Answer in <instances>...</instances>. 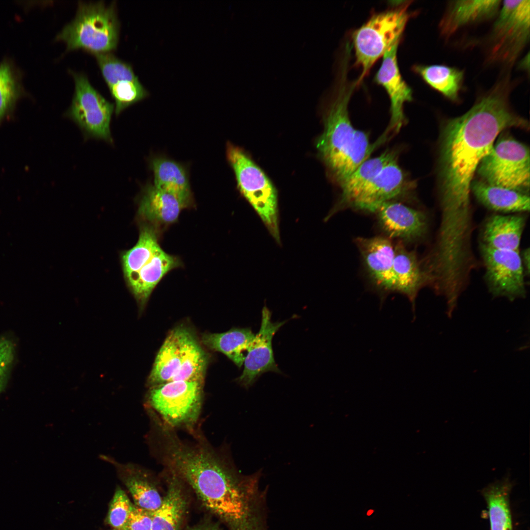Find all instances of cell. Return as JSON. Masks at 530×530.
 <instances>
[{
  "label": "cell",
  "instance_id": "33",
  "mask_svg": "<svg viewBox=\"0 0 530 530\" xmlns=\"http://www.w3.org/2000/svg\"><path fill=\"white\" fill-rule=\"evenodd\" d=\"M94 55L108 87L119 81L138 79L129 63L118 58L111 53H99Z\"/></svg>",
  "mask_w": 530,
  "mask_h": 530
},
{
  "label": "cell",
  "instance_id": "24",
  "mask_svg": "<svg viewBox=\"0 0 530 530\" xmlns=\"http://www.w3.org/2000/svg\"><path fill=\"white\" fill-rule=\"evenodd\" d=\"M186 206L175 195L150 183L143 188L138 213L150 224H169L176 222Z\"/></svg>",
  "mask_w": 530,
  "mask_h": 530
},
{
  "label": "cell",
  "instance_id": "1",
  "mask_svg": "<svg viewBox=\"0 0 530 530\" xmlns=\"http://www.w3.org/2000/svg\"><path fill=\"white\" fill-rule=\"evenodd\" d=\"M507 88L498 83L462 115L449 120L441 133L439 156L441 223L462 228L472 221L470 193L479 164L499 134L510 128L528 129L511 109Z\"/></svg>",
  "mask_w": 530,
  "mask_h": 530
},
{
  "label": "cell",
  "instance_id": "10",
  "mask_svg": "<svg viewBox=\"0 0 530 530\" xmlns=\"http://www.w3.org/2000/svg\"><path fill=\"white\" fill-rule=\"evenodd\" d=\"M530 1L504 0L490 37L491 60L510 64L530 40Z\"/></svg>",
  "mask_w": 530,
  "mask_h": 530
},
{
  "label": "cell",
  "instance_id": "38",
  "mask_svg": "<svg viewBox=\"0 0 530 530\" xmlns=\"http://www.w3.org/2000/svg\"><path fill=\"white\" fill-rule=\"evenodd\" d=\"M188 530H220L219 527L211 522H206L193 526Z\"/></svg>",
  "mask_w": 530,
  "mask_h": 530
},
{
  "label": "cell",
  "instance_id": "2",
  "mask_svg": "<svg viewBox=\"0 0 530 530\" xmlns=\"http://www.w3.org/2000/svg\"><path fill=\"white\" fill-rule=\"evenodd\" d=\"M163 460L230 530H265V495L259 488L261 471L241 475L205 447L180 440L167 447Z\"/></svg>",
  "mask_w": 530,
  "mask_h": 530
},
{
  "label": "cell",
  "instance_id": "39",
  "mask_svg": "<svg viewBox=\"0 0 530 530\" xmlns=\"http://www.w3.org/2000/svg\"><path fill=\"white\" fill-rule=\"evenodd\" d=\"M373 512V510H369L367 512L368 515H371Z\"/></svg>",
  "mask_w": 530,
  "mask_h": 530
},
{
  "label": "cell",
  "instance_id": "7",
  "mask_svg": "<svg viewBox=\"0 0 530 530\" xmlns=\"http://www.w3.org/2000/svg\"><path fill=\"white\" fill-rule=\"evenodd\" d=\"M226 157L238 187L258 213L275 241L280 244L277 192L262 169L240 148L228 142Z\"/></svg>",
  "mask_w": 530,
  "mask_h": 530
},
{
  "label": "cell",
  "instance_id": "28",
  "mask_svg": "<svg viewBox=\"0 0 530 530\" xmlns=\"http://www.w3.org/2000/svg\"><path fill=\"white\" fill-rule=\"evenodd\" d=\"M255 336L250 328H234L221 333L205 334L202 342L208 347L222 353L241 368Z\"/></svg>",
  "mask_w": 530,
  "mask_h": 530
},
{
  "label": "cell",
  "instance_id": "32",
  "mask_svg": "<svg viewBox=\"0 0 530 530\" xmlns=\"http://www.w3.org/2000/svg\"><path fill=\"white\" fill-rule=\"evenodd\" d=\"M20 75L9 60L0 64V123L11 117L17 102L24 94Z\"/></svg>",
  "mask_w": 530,
  "mask_h": 530
},
{
  "label": "cell",
  "instance_id": "30",
  "mask_svg": "<svg viewBox=\"0 0 530 530\" xmlns=\"http://www.w3.org/2000/svg\"><path fill=\"white\" fill-rule=\"evenodd\" d=\"M413 70L445 97L452 101L459 100L464 77L462 70L441 64L415 65Z\"/></svg>",
  "mask_w": 530,
  "mask_h": 530
},
{
  "label": "cell",
  "instance_id": "22",
  "mask_svg": "<svg viewBox=\"0 0 530 530\" xmlns=\"http://www.w3.org/2000/svg\"><path fill=\"white\" fill-rule=\"evenodd\" d=\"M396 159L397 153L388 150L377 157L368 159L361 164L340 186L342 190L340 199L326 219L338 211L350 207L354 200L383 168Z\"/></svg>",
  "mask_w": 530,
  "mask_h": 530
},
{
  "label": "cell",
  "instance_id": "40",
  "mask_svg": "<svg viewBox=\"0 0 530 530\" xmlns=\"http://www.w3.org/2000/svg\"></svg>",
  "mask_w": 530,
  "mask_h": 530
},
{
  "label": "cell",
  "instance_id": "21",
  "mask_svg": "<svg viewBox=\"0 0 530 530\" xmlns=\"http://www.w3.org/2000/svg\"><path fill=\"white\" fill-rule=\"evenodd\" d=\"M393 268L395 292L406 296L414 307L419 291L427 285V281L416 253L401 241L394 246Z\"/></svg>",
  "mask_w": 530,
  "mask_h": 530
},
{
  "label": "cell",
  "instance_id": "37",
  "mask_svg": "<svg viewBox=\"0 0 530 530\" xmlns=\"http://www.w3.org/2000/svg\"><path fill=\"white\" fill-rule=\"evenodd\" d=\"M153 512L133 505L124 527L120 530H152Z\"/></svg>",
  "mask_w": 530,
  "mask_h": 530
},
{
  "label": "cell",
  "instance_id": "11",
  "mask_svg": "<svg viewBox=\"0 0 530 530\" xmlns=\"http://www.w3.org/2000/svg\"><path fill=\"white\" fill-rule=\"evenodd\" d=\"M72 73L75 91L67 116L86 136L111 142L110 123L114 105L92 86L85 75Z\"/></svg>",
  "mask_w": 530,
  "mask_h": 530
},
{
  "label": "cell",
  "instance_id": "35",
  "mask_svg": "<svg viewBox=\"0 0 530 530\" xmlns=\"http://www.w3.org/2000/svg\"><path fill=\"white\" fill-rule=\"evenodd\" d=\"M133 505L125 492L120 487H117L110 503L107 516V522L113 530H120L124 528Z\"/></svg>",
  "mask_w": 530,
  "mask_h": 530
},
{
  "label": "cell",
  "instance_id": "34",
  "mask_svg": "<svg viewBox=\"0 0 530 530\" xmlns=\"http://www.w3.org/2000/svg\"><path fill=\"white\" fill-rule=\"evenodd\" d=\"M108 88L115 101V111L117 115L128 106L149 95V92L138 79L134 80L119 81Z\"/></svg>",
  "mask_w": 530,
  "mask_h": 530
},
{
  "label": "cell",
  "instance_id": "23",
  "mask_svg": "<svg viewBox=\"0 0 530 530\" xmlns=\"http://www.w3.org/2000/svg\"><path fill=\"white\" fill-rule=\"evenodd\" d=\"M525 224L521 214L492 215L483 225L481 244L493 249L519 250Z\"/></svg>",
  "mask_w": 530,
  "mask_h": 530
},
{
  "label": "cell",
  "instance_id": "16",
  "mask_svg": "<svg viewBox=\"0 0 530 530\" xmlns=\"http://www.w3.org/2000/svg\"><path fill=\"white\" fill-rule=\"evenodd\" d=\"M399 43L395 44L383 55L374 78L376 82L384 88L390 101L391 118L386 132L399 131L405 121L404 104L413 100L412 90L402 77L398 66Z\"/></svg>",
  "mask_w": 530,
  "mask_h": 530
},
{
  "label": "cell",
  "instance_id": "17",
  "mask_svg": "<svg viewBox=\"0 0 530 530\" xmlns=\"http://www.w3.org/2000/svg\"><path fill=\"white\" fill-rule=\"evenodd\" d=\"M355 243L375 288L383 293L395 292L393 268L394 246L389 238L359 237L355 239Z\"/></svg>",
  "mask_w": 530,
  "mask_h": 530
},
{
  "label": "cell",
  "instance_id": "18",
  "mask_svg": "<svg viewBox=\"0 0 530 530\" xmlns=\"http://www.w3.org/2000/svg\"><path fill=\"white\" fill-rule=\"evenodd\" d=\"M100 458L115 467L119 477L131 494L134 505L153 512L159 507L162 497L146 469L136 464L119 462L106 455H101Z\"/></svg>",
  "mask_w": 530,
  "mask_h": 530
},
{
  "label": "cell",
  "instance_id": "26",
  "mask_svg": "<svg viewBox=\"0 0 530 530\" xmlns=\"http://www.w3.org/2000/svg\"><path fill=\"white\" fill-rule=\"evenodd\" d=\"M471 191L480 203L496 212L517 213L530 210V197L525 193L490 185L481 180L473 181Z\"/></svg>",
  "mask_w": 530,
  "mask_h": 530
},
{
  "label": "cell",
  "instance_id": "4",
  "mask_svg": "<svg viewBox=\"0 0 530 530\" xmlns=\"http://www.w3.org/2000/svg\"><path fill=\"white\" fill-rule=\"evenodd\" d=\"M122 263L126 283L141 307L162 278L181 264L162 249L157 230L149 224L140 227L137 242L123 253Z\"/></svg>",
  "mask_w": 530,
  "mask_h": 530
},
{
  "label": "cell",
  "instance_id": "31",
  "mask_svg": "<svg viewBox=\"0 0 530 530\" xmlns=\"http://www.w3.org/2000/svg\"><path fill=\"white\" fill-rule=\"evenodd\" d=\"M180 363V344L176 328L168 334L157 354L148 385L152 387L172 381L178 372Z\"/></svg>",
  "mask_w": 530,
  "mask_h": 530
},
{
  "label": "cell",
  "instance_id": "3",
  "mask_svg": "<svg viewBox=\"0 0 530 530\" xmlns=\"http://www.w3.org/2000/svg\"><path fill=\"white\" fill-rule=\"evenodd\" d=\"M347 67L336 99L324 117L323 131L316 142L320 157L334 181L346 162L369 139L368 134L355 129L350 119L348 104L357 84L356 81H348Z\"/></svg>",
  "mask_w": 530,
  "mask_h": 530
},
{
  "label": "cell",
  "instance_id": "19",
  "mask_svg": "<svg viewBox=\"0 0 530 530\" xmlns=\"http://www.w3.org/2000/svg\"><path fill=\"white\" fill-rule=\"evenodd\" d=\"M168 471L165 494L159 507L153 512L152 530H180L188 508L185 483Z\"/></svg>",
  "mask_w": 530,
  "mask_h": 530
},
{
  "label": "cell",
  "instance_id": "36",
  "mask_svg": "<svg viewBox=\"0 0 530 530\" xmlns=\"http://www.w3.org/2000/svg\"><path fill=\"white\" fill-rule=\"evenodd\" d=\"M15 353L13 343L6 338L0 339V393L2 392L8 380L9 371Z\"/></svg>",
  "mask_w": 530,
  "mask_h": 530
},
{
  "label": "cell",
  "instance_id": "14",
  "mask_svg": "<svg viewBox=\"0 0 530 530\" xmlns=\"http://www.w3.org/2000/svg\"><path fill=\"white\" fill-rule=\"evenodd\" d=\"M374 212L380 227L389 238L403 243L413 242L423 238L427 232L425 214L401 203H383Z\"/></svg>",
  "mask_w": 530,
  "mask_h": 530
},
{
  "label": "cell",
  "instance_id": "29",
  "mask_svg": "<svg viewBox=\"0 0 530 530\" xmlns=\"http://www.w3.org/2000/svg\"><path fill=\"white\" fill-rule=\"evenodd\" d=\"M507 475L484 488L481 493L486 501L491 530H513L509 495L513 483Z\"/></svg>",
  "mask_w": 530,
  "mask_h": 530
},
{
  "label": "cell",
  "instance_id": "20",
  "mask_svg": "<svg viewBox=\"0 0 530 530\" xmlns=\"http://www.w3.org/2000/svg\"><path fill=\"white\" fill-rule=\"evenodd\" d=\"M501 0L450 1L440 23L441 33L449 36L463 26L489 20L498 15Z\"/></svg>",
  "mask_w": 530,
  "mask_h": 530
},
{
  "label": "cell",
  "instance_id": "8",
  "mask_svg": "<svg viewBox=\"0 0 530 530\" xmlns=\"http://www.w3.org/2000/svg\"><path fill=\"white\" fill-rule=\"evenodd\" d=\"M530 161L527 146L512 137H501L481 160L477 172L487 184L527 194Z\"/></svg>",
  "mask_w": 530,
  "mask_h": 530
},
{
  "label": "cell",
  "instance_id": "12",
  "mask_svg": "<svg viewBox=\"0 0 530 530\" xmlns=\"http://www.w3.org/2000/svg\"><path fill=\"white\" fill-rule=\"evenodd\" d=\"M480 251L492 295L511 301L525 297L524 268L519 250L493 249L481 244Z\"/></svg>",
  "mask_w": 530,
  "mask_h": 530
},
{
  "label": "cell",
  "instance_id": "15",
  "mask_svg": "<svg viewBox=\"0 0 530 530\" xmlns=\"http://www.w3.org/2000/svg\"><path fill=\"white\" fill-rule=\"evenodd\" d=\"M414 185L398 163H388L352 203L350 208L374 212L382 203L409 193Z\"/></svg>",
  "mask_w": 530,
  "mask_h": 530
},
{
  "label": "cell",
  "instance_id": "6",
  "mask_svg": "<svg viewBox=\"0 0 530 530\" xmlns=\"http://www.w3.org/2000/svg\"><path fill=\"white\" fill-rule=\"evenodd\" d=\"M411 2L400 1L385 11L374 13L353 33L355 64L362 71L356 80L357 85L375 62L393 46L400 42L412 15L409 10Z\"/></svg>",
  "mask_w": 530,
  "mask_h": 530
},
{
  "label": "cell",
  "instance_id": "9",
  "mask_svg": "<svg viewBox=\"0 0 530 530\" xmlns=\"http://www.w3.org/2000/svg\"><path fill=\"white\" fill-rule=\"evenodd\" d=\"M203 381H171L151 387L149 406L171 428H191L200 414Z\"/></svg>",
  "mask_w": 530,
  "mask_h": 530
},
{
  "label": "cell",
  "instance_id": "25",
  "mask_svg": "<svg viewBox=\"0 0 530 530\" xmlns=\"http://www.w3.org/2000/svg\"><path fill=\"white\" fill-rule=\"evenodd\" d=\"M154 173V185L177 197L186 208L192 204L187 171L185 166L164 157H156L150 161Z\"/></svg>",
  "mask_w": 530,
  "mask_h": 530
},
{
  "label": "cell",
  "instance_id": "5",
  "mask_svg": "<svg viewBox=\"0 0 530 530\" xmlns=\"http://www.w3.org/2000/svg\"><path fill=\"white\" fill-rule=\"evenodd\" d=\"M120 23L116 4L79 1L76 15L57 34L67 50L82 49L94 54L110 53L117 46Z\"/></svg>",
  "mask_w": 530,
  "mask_h": 530
},
{
  "label": "cell",
  "instance_id": "13",
  "mask_svg": "<svg viewBox=\"0 0 530 530\" xmlns=\"http://www.w3.org/2000/svg\"><path fill=\"white\" fill-rule=\"evenodd\" d=\"M287 321L273 322L271 312L265 306L263 307L260 330L255 334L245 357L243 371L237 379L246 388L252 386L266 372L281 373L274 359L272 343L275 333Z\"/></svg>",
  "mask_w": 530,
  "mask_h": 530
},
{
  "label": "cell",
  "instance_id": "27",
  "mask_svg": "<svg viewBox=\"0 0 530 530\" xmlns=\"http://www.w3.org/2000/svg\"><path fill=\"white\" fill-rule=\"evenodd\" d=\"M176 330L181 363L178 372L172 381H203L207 364L205 352L189 330L183 327H177Z\"/></svg>",
  "mask_w": 530,
  "mask_h": 530
}]
</instances>
